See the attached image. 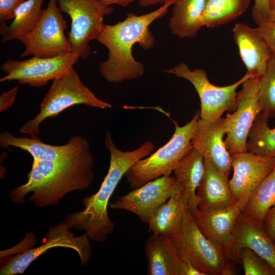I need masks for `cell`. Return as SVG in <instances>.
<instances>
[{
  "label": "cell",
  "instance_id": "6da1fadb",
  "mask_svg": "<svg viewBox=\"0 0 275 275\" xmlns=\"http://www.w3.org/2000/svg\"><path fill=\"white\" fill-rule=\"evenodd\" d=\"M94 157L89 143L70 156L58 160H33L27 182L14 188L10 199L23 204L24 197L38 207L56 205L67 194L88 188L94 179Z\"/></svg>",
  "mask_w": 275,
  "mask_h": 275
},
{
  "label": "cell",
  "instance_id": "7a4b0ae2",
  "mask_svg": "<svg viewBox=\"0 0 275 275\" xmlns=\"http://www.w3.org/2000/svg\"><path fill=\"white\" fill-rule=\"evenodd\" d=\"M175 3L169 1L145 14L128 13L123 21L113 25L104 24L97 40L108 51L107 59L99 66V73L106 81L118 83L143 75L144 65L134 58L132 47L135 44L144 49L154 46L155 38L149 27L164 16Z\"/></svg>",
  "mask_w": 275,
  "mask_h": 275
},
{
  "label": "cell",
  "instance_id": "3957f363",
  "mask_svg": "<svg viewBox=\"0 0 275 275\" xmlns=\"http://www.w3.org/2000/svg\"><path fill=\"white\" fill-rule=\"evenodd\" d=\"M104 145L110 154L108 172L99 190L83 200L84 209L69 214L65 223L70 229L84 230L91 240L103 242L113 233L115 223L107 213L109 201L118 183L130 168L154 150L155 145L147 141L138 149L129 151L119 149L107 131Z\"/></svg>",
  "mask_w": 275,
  "mask_h": 275
},
{
  "label": "cell",
  "instance_id": "277c9868",
  "mask_svg": "<svg viewBox=\"0 0 275 275\" xmlns=\"http://www.w3.org/2000/svg\"><path fill=\"white\" fill-rule=\"evenodd\" d=\"M200 119L197 110L191 120L182 126L175 123L169 142L148 157L135 162L125 176L130 187H140L162 176H170L180 161L193 147L192 139Z\"/></svg>",
  "mask_w": 275,
  "mask_h": 275
},
{
  "label": "cell",
  "instance_id": "5b68a950",
  "mask_svg": "<svg viewBox=\"0 0 275 275\" xmlns=\"http://www.w3.org/2000/svg\"><path fill=\"white\" fill-rule=\"evenodd\" d=\"M52 85L40 103L38 114L19 130L32 138H37L39 127L45 119L54 117L68 108L79 104L110 108L112 104L97 98L81 81L73 68L53 80Z\"/></svg>",
  "mask_w": 275,
  "mask_h": 275
},
{
  "label": "cell",
  "instance_id": "8992f818",
  "mask_svg": "<svg viewBox=\"0 0 275 275\" xmlns=\"http://www.w3.org/2000/svg\"><path fill=\"white\" fill-rule=\"evenodd\" d=\"M169 237L179 258L205 275L233 274V262L201 232L188 210L179 229Z\"/></svg>",
  "mask_w": 275,
  "mask_h": 275
},
{
  "label": "cell",
  "instance_id": "52a82bcc",
  "mask_svg": "<svg viewBox=\"0 0 275 275\" xmlns=\"http://www.w3.org/2000/svg\"><path fill=\"white\" fill-rule=\"evenodd\" d=\"M164 71L184 78L192 84L200 100V119L206 122H211L222 117L227 111L234 112L236 107L237 88L247 80L254 78L246 73L236 82L221 87L210 82L204 69L191 70L183 62Z\"/></svg>",
  "mask_w": 275,
  "mask_h": 275
},
{
  "label": "cell",
  "instance_id": "ba28073f",
  "mask_svg": "<svg viewBox=\"0 0 275 275\" xmlns=\"http://www.w3.org/2000/svg\"><path fill=\"white\" fill-rule=\"evenodd\" d=\"M61 12L67 14L71 20L68 41L72 52L80 59H86L91 53L89 43L97 40L104 25V16L113 8L99 0H56Z\"/></svg>",
  "mask_w": 275,
  "mask_h": 275
},
{
  "label": "cell",
  "instance_id": "9c48e42d",
  "mask_svg": "<svg viewBox=\"0 0 275 275\" xmlns=\"http://www.w3.org/2000/svg\"><path fill=\"white\" fill-rule=\"evenodd\" d=\"M67 28L66 21L57 1L49 0L35 27L19 38L25 46L20 57L33 55L51 58L72 52L70 44L65 34Z\"/></svg>",
  "mask_w": 275,
  "mask_h": 275
},
{
  "label": "cell",
  "instance_id": "30bf717a",
  "mask_svg": "<svg viewBox=\"0 0 275 275\" xmlns=\"http://www.w3.org/2000/svg\"><path fill=\"white\" fill-rule=\"evenodd\" d=\"M80 56L70 52L51 58L33 56L22 61L8 60L1 66L6 75L1 82L17 80L20 84L40 88L73 68Z\"/></svg>",
  "mask_w": 275,
  "mask_h": 275
},
{
  "label": "cell",
  "instance_id": "8fae6325",
  "mask_svg": "<svg viewBox=\"0 0 275 275\" xmlns=\"http://www.w3.org/2000/svg\"><path fill=\"white\" fill-rule=\"evenodd\" d=\"M47 239L41 245L26 250L22 253L9 258L1 264V275H15L23 273L31 264L48 250L63 247L72 249L79 257L81 265H86L92 256L90 239L86 233L74 236L65 222L49 229Z\"/></svg>",
  "mask_w": 275,
  "mask_h": 275
},
{
  "label": "cell",
  "instance_id": "7c38bea8",
  "mask_svg": "<svg viewBox=\"0 0 275 275\" xmlns=\"http://www.w3.org/2000/svg\"><path fill=\"white\" fill-rule=\"evenodd\" d=\"M259 78H252L242 84L241 90L237 94L235 110L227 113L224 118L225 142L230 154L247 151L250 130L261 112L258 98Z\"/></svg>",
  "mask_w": 275,
  "mask_h": 275
},
{
  "label": "cell",
  "instance_id": "4fadbf2b",
  "mask_svg": "<svg viewBox=\"0 0 275 275\" xmlns=\"http://www.w3.org/2000/svg\"><path fill=\"white\" fill-rule=\"evenodd\" d=\"M179 193H181V189L174 177L162 176L116 198L110 207L130 211L148 224L163 204Z\"/></svg>",
  "mask_w": 275,
  "mask_h": 275
},
{
  "label": "cell",
  "instance_id": "5bb4252c",
  "mask_svg": "<svg viewBox=\"0 0 275 275\" xmlns=\"http://www.w3.org/2000/svg\"><path fill=\"white\" fill-rule=\"evenodd\" d=\"M232 177L229 184L236 204L243 208L256 187L275 166V157H263L249 151L231 154Z\"/></svg>",
  "mask_w": 275,
  "mask_h": 275
},
{
  "label": "cell",
  "instance_id": "9a60e30c",
  "mask_svg": "<svg viewBox=\"0 0 275 275\" xmlns=\"http://www.w3.org/2000/svg\"><path fill=\"white\" fill-rule=\"evenodd\" d=\"M242 211V207L236 203L199 208L193 216L201 232L219 248L228 259L234 227Z\"/></svg>",
  "mask_w": 275,
  "mask_h": 275
},
{
  "label": "cell",
  "instance_id": "2e32d148",
  "mask_svg": "<svg viewBox=\"0 0 275 275\" xmlns=\"http://www.w3.org/2000/svg\"><path fill=\"white\" fill-rule=\"evenodd\" d=\"M225 135L224 118L211 122L199 119L192 143L205 159L229 178L232 169L231 156L224 140Z\"/></svg>",
  "mask_w": 275,
  "mask_h": 275
},
{
  "label": "cell",
  "instance_id": "e0dca14e",
  "mask_svg": "<svg viewBox=\"0 0 275 275\" xmlns=\"http://www.w3.org/2000/svg\"><path fill=\"white\" fill-rule=\"evenodd\" d=\"M244 248L253 250L275 269V243L262 225L251 220L241 213L234 227L228 256L229 260L240 263L239 253Z\"/></svg>",
  "mask_w": 275,
  "mask_h": 275
},
{
  "label": "cell",
  "instance_id": "ac0fdd59",
  "mask_svg": "<svg viewBox=\"0 0 275 275\" xmlns=\"http://www.w3.org/2000/svg\"><path fill=\"white\" fill-rule=\"evenodd\" d=\"M232 31L246 73L260 78L264 73L271 55L257 28L239 22L235 24Z\"/></svg>",
  "mask_w": 275,
  "mask_h": 275
},
{
  "label": "cell",
  "instance_id": "d6986e66",
  "mask_svg": "<svg viewBox=\"0 0 275 275\" xmlns=\"http://www.w3.org/2000/svg\"><path fill=\"white\" fill-rule=\"evenodd\" d=\"M89 142L84 137L71 136L67 143L56 146L46 144L38 137H17L8 131L0 134V146L3 148L14 147L28 152L33 160H54L67 157L78 151Z\"/></svg>",
  "mask_w": 275,
  "mask_h": 275
},
{
  "label": "cell",
  "instance_id": "ffe728a7",
  "mask_svg": "<svg viewBox=\"0 0 275 275\" xmlns=\"http://www.w3.org/2000/svg\"><path fill=\"white\" fill-rule=\"evenodd\" d=\"M204 170V157L193 146L173 171V176L181 187L188 210L193 216L198 210L197 193Z\"/></svg>",
  "mask_w": 275,
  "mask_h": 275
},
{
  "label": "cell",
  "instance_id": "44dd1931",
  "mask_svg": "<svg viewBox=\"0 0 275 275\" xmlns=\"http://www.w3.org/2000/svg\"><path fill=\"white\" fill-rule=\"evenodd\" d=\"M149 275H178L180 259L168 236L151 235L145 243Z\"/></svg>",
  "mask_w": 275,
  "mask_h": 275
},
{
  "label": "cell",
  "instance_id": "7402d4cb",
  "mask_svg": "<svg viewBox=\"0 0 275 275\" xmlns=\"http://www.w3.org/2000/svg\"><path fill=\"white\" fill-rule=\"evenodd\" d=\"M205 170L197 195L198 208L215 207L236 204L229 184L228 178L204 159Z\"/></svg>",
  "mask_w": 275,
  "mask_h": 275
},
{
  "label": "cell",
  "instance_id": "603a6c76",
  "mask_svg": "<svg viewBox=\"0 0 275 275\" xmlns=\"http://www.w3.org/2000/svg\"><path fill=\"white\" fill-rule=\"evenodd\" d=\"M206 0H178L173 4L169 27L177 37L193 38L203 26Z\"/></svg>",
  "mask_w": 275,
  "mask_h": 275
},
{
  "label": "cell",
  "instance_id": "cb8c5ba5",
  "mask_svg": "<svg viewBox=\"0 0 275 275\" xmlns=\"http://www.w3.org/2000/svg\"><path fill=\"white\" fill-rule=\"evenodd\" d=\"M187 210L182 193L173 195L154 213L148 223L149 230L154 234H173L180 227Z\"/></svg>",
  "mask_w": 275,
  "mask_h": 275
},
{
  "label": "cell",
  "instance_id": "d4e9b609",
  "mask_svg": "<svg viewBox=\"0 0 275 275\" xmlns=\"http://www.w3.org/2000/svg\"><path fill=\"white\" fill-rule=\"evenodd\" d=\"M45 0H26L16 10L13 21L8 26L1 23V43L17 39L30 32L39 19Z\"/></svg>",
  "mask_w": 275,
  "mask_h": 275
},
{
  "label": "cell",
  "instance_id": "484cf974",
  "mask_svg": "<svg viewBox=\"0 0 275 275\" xmlns=\"http://www.w3.org/2000/svg\"><path fill=\"white\" fill-rule=\"evenodd\" d=\"M274 204L275 166L254 190L242 213L262 225L268 211Z\"/></svg>",
  "mask_w": 275,
  "mask_h": 275
},
{
  "label": "cell",
  "instance_id": "4316f807",
  "mask_svg": "<svg viewBox=\"0 0 275 275\" xmlns=\"http://www.w3.org/2000/svg\"><path fill=\"white\" fill-rule=\"evenodd\" d=\"M252 0H206L203 26L214 28L232 21L243 14Z\"/></svg>",
  "mask_w": 275,
  "mask_h": 275
},
{
  "label": "cell",
  "instance_id": "83f0119b",
  "mask_svg": "<svg viewBox=\"0 0 275 275\" xmlns=\"http://www.w3.org/2000/svg\"><path fill=\"white\" fill-rule=\"evenodd\" d=\"M268 119L262 113L257 116L248 136L246 150L263 157H275V127L268 126Z\"/></svg>",
  "mask_w": 275,
  "mask_h": 275
},
{
  "label": "cell",
  "instance_id": "f1b7e54d",
  "mask_svg": "<svg viewBox=\"0 0 275 275\" xmlns=\"http://www.w3.org/2000/svg\"><path fill=\"white\" fill-rule=\"evenodd\" d=\"M258 98L261 112L275 117V58L271 56L264 73L259 78Z\"/></svg>",
  "mask_w": 275,
  "mask_h": 275
},
{
  "label": "cell",
  "instance_id": "f546056e",
  "mask_svg": "<svg viewBox=\"0 0 275 275\" xmlns=\"http://www.w3.org/2000/svg\"><path fill=\"white\" fill-rule=\"evenodd\" d=\"M239 258L245 275H275V269L248 248L240 250Z\"/></svg>",
  "mask_w": 275,
  "mask_h": 275
},
{
  "label": "cell",
  "instance_id": "4dcf8cb0",
  "mask_svg": "<svg viewBox=\"0 0 275 275\" xmlns=\"http://www.w3.org/2000/svg\"><path fill=\"white\" fill-rule=\"evenodd\" d=\"M253 17L271 55L275 58V21L259 16Z\"/></svg>",
  "mask_w": 275,
  "mask_h": 275
},
{
  "label": "cell",
  "instance_id": "1f68e13d",
  "mask_svg": "<svg viewBox=\"0 0 275 275\" xmlns=\"http://www.w3.org/2000/svg\"><path fill=\"white\" fill-rule=\"evenodd\" d=\"M26 0H0V21L14 19L17 8Z\"/></svg>",
  "mask_w": 275,
  "mask_h": 275
},
{
  "label": "cell",
  "instance_id": "d6a6232c",
  "mask_svg": "<svg viewBox=\"0 0 275 275\" xmlns=\"http://www.w3.org/2000/svg\"><path fill=\"white\" fill-rule=\"evenodd\" d=\"M262 227L269 237L275 243V204L268 211Z\"/></svg>",
  "mask_w": 275,
  "mask_h": 275
},
{
  "label": "cell",
  "instance_id": "836d02e7",
  "mask_svg": "<svg viewBox=\"0 0 275 275\" xmlns=\"http://www.w3.org/2000/svg\"><path fill=\"white\" fill-rule=\"evenodd\" d=\"M18 90V87H15L7 92H3L0 96L1 113L8 110L14 104Z\"/></svg>",
  "mask_w": 275,
  "mask_h": 275
},
{
  "label": "cell",
  "instance_id": "e575fe53",
  "mask_svg": "<svg viewBox=\"0 0 275 275\" xmlns=\"http://www.w3.org/2000/svg\"><path fill=\"white\" fill-rule=\"evenodd\" d=\"M270 9V0H254L252 16L268 18Z\"/></svg>",
  "mask_w": 275,
  "mask_h": 275
},
{
  "label": "cell",
  "instance_id": "d590c367",
  "mask_svg": "<svg viewBox=\"0 0 275 275\" xmlns=\"http://www.w3.org/2000/svg\"><path fill=\"white\" fill-rule=\"evenodd\" d=\"M178 275H205L188 261L180 259Z\"/></svg>",
  "mask_w": 275,
  "mask_h": 275
},
{
  "label": "cell",
  "instance_id": "8d00e7d4",
  "mask_svg": "<svg viewBox=\"0 0 275 275\" xmlns=\"http://www.w3.org/2000/svg\"><path fill=\"white\" fill-rule=\"evenodd\" d=\"M102 3L111 6L112 5H117L122 7H126L134 2L138 0H99Z\"/></svg>",
  "mask_w": 275,
  "mask_h": 275
},
{
  "label": "cell",
  "instance_id": "74e56055",
  "mask_svg": "<svg viewBox=\"0 0 275 275\" xmlns=\"http://www.w3.org/2000/svg\"><path fill=\"white\" fill-rule=\"evenodd\" d=\"M178 0H138L140 6L142 7H148L157 4H163L169 1Z\"/></svg>",
  "mask_w": 275,
  "mask_h": 275
},
{
  "label": "cell",
  "instance_id": "f35d334b",
  "mask_svg": "<svg viewBox=\"0 0 275 275\" xmlns=\"http://www.w3.org/2000/svg\"><path fill=\"white\" fill-rule=\"evenodd\" d=\"M268 19L275 21V4L270 9Z\"/></svg>",
  "mask_w": 275,
  "mask_h": 275
},
{
  "label": "cell",
  "instance_id": "ab89813d",
  "mask_svg": "<svg viewBox=\"0 0 275 275\" xmlns=\"http://www.w3.org/2000/svg\"><path fill=\"white\" fill-rule=\"evenodd\" d=\"M275 4V0H270V8Z\"/></svg>",
  "mask_w": 275,
  "mask_h": 275
}]
</instances>
